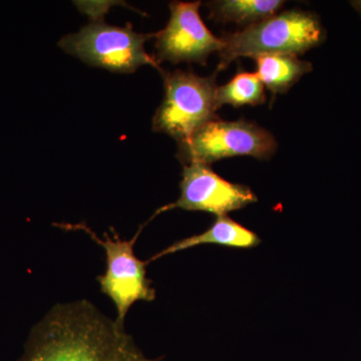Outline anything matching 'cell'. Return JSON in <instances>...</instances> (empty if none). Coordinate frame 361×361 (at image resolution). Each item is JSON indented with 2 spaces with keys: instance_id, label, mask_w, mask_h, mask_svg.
I'll return each instance as SVG.
<instances>
[{
  "instance_id": "cell-11",
  "label": "cell",
  "mask_w": 361,
  "mask_h": 361,
  "mask_svg": "<svg viewBox=\"0 0 361 361\" xmlns=\"http://www.w3.org/2000/svg\"><path fill=\"white\" fill-rule=\"evenodd\" d=\"M283 4L280 0H222L208 6L216 21L251 26L275 16Z\"/></svg>"
},
{
  "instance_id": "cell-5",
  "label": "cell",
  "mask_w": 361,
  "mask_h": 361,
  "mask_svg": "<svg viewBox=\"0 0 361 361\" xmlns=\"http://www.w3.org/2000/svg\"><path fill=\"white\" fill-rule=\"evenodd\" d=\"M56 226L65 230L87 233L106 252V273L97 277V281L104 295L115 303L116 322L125 325L126 316L135 303L155 300V288L152 286V280L147 277V262L140 260L134 251L141 229L130 240L121 239L115 231V236L104 233V239H102L82 223Z\"/></svg>"
},
{
  "instance_id": "cell-7",
  "label": "cell",
  "mask_w": 361,
  "mask_h": 361,
  "mask_svg": "<svg viewBox=\"0 0 361 361\" xmlns=\"http://www.w3.org/2000/svg\"><path fill=\"white\" fill-rule=\"evenodd\" d=\"M200 1L171 2V16L164 30L156 32V61L205 65L213 52H221L224 42L215 37L202 20Z\"/></svg>"
},
{
  "instance_id": "cell-9",
  "label": "cell",
  "mask_w": 361,
  "mask_h": 361,
  "mask_svg": "<svg viewBox=\"0 0 361 361\" xmlns=\"http://www.w3.org/2000/svg\"><path fill=\"white\" fill-rule=\"evenodd\" d=\"M259 243L260 239L255 233L230 219L227 216H220L216 218L213 224L205 232L175 242L172 245L157 253L147 263L205 244L247 249L253 248L259 245Z\"/></svg>"
},
{
  "instance_id": "cell-12",
  "label": "cell",
  "mask_w": 361,
  "mask_h": 361,
  "mask_svg": "<svg viewBox=\"0 0 361 361\" xmlns=\"http://www.w3.org/2000/svg\"><path fill=\"white\" fill-rule=\"evenodd\" d=\"M216 99L218 109L223 104L258 106L266 102L264 85L257 73L239 71L227 84L217 87Z\"/></svg>"
},
{
  "instance_id": "cell-10",
  "label": "cell",
  "mask_w": 361,
  "mask_h": 361,
  "mask_svg": "<svg viewBox=\"0 0 361 361\" xmlns=\"http://www.w3.org/2000/svg\"><path fill=\"white\" fill-rule=\"evenodd\" d=\"M257 75L272 94H284L313 66L291 54H267L256 58Z\"/></svg>"
},
{
  "instance_id": "cell-13",
  "label": "cell",
  "mask_w": 361,
  "mask_h": 361,
  "mask_svg": "<svg viewBox=\"0 0 361 361\" xmlns=\"http://www.w3.org/2000/svg\"><path fill=\"white\" fill-rule=\"evenodd\" d=\"M351 6L353 7V8L355 9L356 11H357L358 13H360V16H361V0H355V1H350Z\"/></svg>"
},
{
  "instance_id": "cell-8",
  "label": "cell",
  "mask_w": 361,
  "mask_h": 361,
  "mask_svg": "<svg viewBox=\"0 0 361 361\" xmlns=\"http://www.w3.org/2000/svg\"><path fill=\"white\" fill-rule=\"evenodd\" d=\"M182 177L180 198L175 203L159 209L156 215L172 209H183L203 211L220 217L257 201L250 188L228 182L208 165L184 166Z\"/></svg>"
},
{
  "instance_id": "cell-4",
  "label": "cell",
  "mask_w": 361,
  "mask_h": 361,
  "mask_svg": "<svg viewBox=\"0 0 361 361\" xmlns=\"http://www.w3.org/2000/svg\"><path fill=\"white\" fill-rule=\"evenodd\" d=\"M165 97L153 118V130L180 142L210 122L218 110L216 75L160 71Z\"/></svg>"
},
{
  "instance_id": "cell-6",
  "label": "cell",
  "mask_w": 361,
  "mask_h": 361,
  "mask_svg": "<svg viewBox=\"0 0 361 361\" xmlns=\"http://www.w3.org/2000/svg\"><path fill=\"white\" fill-rule=\"evenodd\" d=\"M178 144L177 157L184 166H209L221 159L239 156L268 159L277 148L274 137L255 123L245 120L227 122L218 118L205 123L191 137Z\"/></svg>"
},
{
  "instance_id": "cell-2",
  "label": "cell",
  "mask_w": 361,
  "mask_h": 361,
  "mask_svg": "<svg viewBox=\"0 0 361 361\" xmlns=\"http://www.w3.org/2000/svg\"><path fill=\"white\" fill-rule=\"evenodd\" d=\"M221 39L224 49L220 52L218 71L242 56L256 59L267 54H302L324 42L326 32L316 14L288 11L276 13L243 30L227 33Z\"/></svg>"
},
{
  "instance_id": "cell-1",
  "label": "cell",
  "mask_w": 361,
  "mask_h": 361,
  "mask_svg": "<svg viewBox=\"0 0 361 361\" xmlns=\"http://www.w3.org/2000/svg\"><path fill=\"white\" fill-rule=\"evenodd\" d=\"M18 361H158L90 301L59 303L30 330Z\"/></svg>"
},
{
  "instance_id": "cell-3",
  "label": "cell",
  "mask_w": 361,
  "mask_h": 361,
  "mask_svg": "<svg viewBox=\"0 0 361 361\" xmlns=\"http://www.w3.org/2000/svg\"><path fill=\"white\" fill-rule=\"evenodd\" d=\"M155 35L135 32L130 25L120 27L94 20L80 32L63 37L59 47L87 65L114 73H135L142 66L160 71L156 58L145 49V44Z\"/></svg>"
}]
</instances>
